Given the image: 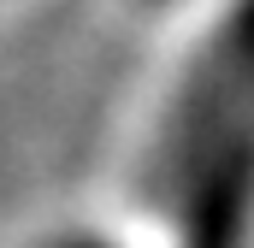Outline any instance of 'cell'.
<instances>
[{
    "label": "cell",
    "instance_id": "3",
    "mask_svg": "<svg viewBox=\"0 0 254 248\" xmlns=\"http://www.w3.org/2000/svg\"><path fill=\"white\" fill-rule=\"evenodd\" d=\"M54 248H113V243H95V237H71V243H54Z\"/></svg>",
    "mask_w": 254,
    "mask_h": 248
},
{
    "label": "cell",
    "instance_id": "1",
    "mask_svg": "<svg viewBox=\"0 0 254 248\" xmlns=\"http://www.w3.org/2000/svg\"><path fill=\"white\" fill-rule=\"evenodd\" d=\"M237 136H254V0H231L184 65L148 154V195L166 207L195 166Z\"/></svg>",
    "mask_w": 254,
    "mask_h": 248
},
{
    "label": "cell",
    "instance_id": "2",
    "mask_svg": "<svg viewBox=\"0 0 254 248\" xmlns=\"http://www.w3.org/2000/svg\"><path fill=\"white\" fill-rule=\"evenodd\" d=\"M178 248H249L254 237V136L225 142L201 160L172 201Z\"/></svg>",
    "mask_w": 254,
    "mask_h": 248
}]
</instances>
